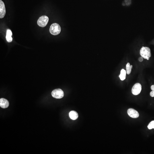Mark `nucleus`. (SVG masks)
<instances>
[{
    "label": "nucleus",
    "mask_w": 154,
    "mask_h": 154,
    "mask_svg": "<svg viewBox=\"0 0 154 154\" xmlns=\"http://www.w3.org/2000/svg\"><path fill=\"white\" fill-rule=\"evenodd\" d=\"M12 35V32L10 30H7L6 38V40L8 42H11L12 41V38L11 37Z\"/></svg>",
    "instance_id": "nucleus-10"
},
{
    "label": "nucleus",
    "mask_w": 154,
    "mask_h": 154,
    "mask_svg": "<svg viewBox=\"0 0 154 154\" xmlns=\"http://www.w3.org/2000/svg\"><path fill=\"white\" fill-rule=\"evenodd\" d=\"M153 128L154 129V128Z\"/></svg>",
    "instance_id": "nucleus-18"
},
{
    "label": "nucleus",
    "mask_w": 154,
    "mask_h": 154,
    "mask_svg": "<svg viewBox=\"0 0 154 154\" xmlns=\"http://www.w3.org/2000/svg\"><path fill=\"white\" fill-rule=\"evenodd\" d=\"M151 88L152 91L154 92V85L152 86L151 87Z\"/></svg>",
    "instance_id": "nucleus-16"
},
{
    "label": "nucleus",
    "mask_w": 154,
    "mask_h": 154,
    "mask_svg": "<svg viewBox=\"0 0 154 154\" xmlns=\"http://www.w3.org/2000/svg\"><path fill=\"white\" fill-rule=\"evenodd\" d=\"M6 14V9L4 3L0 0V18H3L5 16Z\"/></svg>",
    "instance_id": "nucleus-7"
},
{
    "label": "nucleus",
    "mask_w": 154,
    "mask_h": 154,
    "mask_svg": "<svg viewBox=\"0 0 154 154\" xmlns=\"http://www.w3.org/2000/svg\"><path fill=\"white\" fill-rule=\"evenodd\" d=\"M51 95L54 98L60 99L63 98L64 96L63 92L61 89H56L52 91Z\"/></svg>",
    "instance_id": "nucleus-4"
},
{
    "label": "nucleus",
    "mask_w": 154,
    "mask_h": 154,
    "mask_svg": "<svg viewBox=\"0 0 154 154\" xmlns=\"http://www.w3.org/2000/svg\"><path fill=\"white\" fill-rule=\"evenodd\" d=\"M142 90V86L139 83L135 84L132 87V92L133 95H139Z\"/></svg>",
    "instance_id": "nucleus-5"
},
{
    "label": "nucleus",
    "mask_w": 154,
    "mask_h": 154,
    "mask_svg": "<svg viewBox=\"0 0 154 154\" xmlns=\"http://www.w3.org/2000/svg\"><path fill=\"white\" fill-rule=\"evenodd\" d=\"M138 60H139V61L140 62H142L143 60V58L142 57H140L139 58Z\"/></svg>",
    "instance_id": "nucleus-15"
},
{
    "label": "nucleus",
    "mask_w": 154,
    "mask_h": 154,
    "mask_svg": "<svg viewBox=\"0 0 154 154\" xmlns=\"http://www.w3.org/2000/svg\"><path fill=\"white\" fill-rule=\"evenodd\" d=\"M9 103L8 101L4 98L0 99V106L1 108H5L8 107Z\"/></svg>",
    "instance_id": "nucleus-8"
},
{
    "label": "nucleus",
    "mask_w": 154,
    "mask_h": 154,
    "mask_svg": "<svg viewBox=\"0 0 154 154\" xmlns=\"http://www.w3.org/2000/svg\"><path fill=\"white\" fill-rule=\"evenodd\" d=\"M148 127L149 129H151L154 128V121H152L150 123L149 125L148 126Z\"/></svg>",
    "instance_id": "nucleus-13"
},
{
    "label": "nucleus",
    "mask_w": 154,
    "mask_h": 154,
    "mask_svg": "<svg viewBox=\"0 0 154 154\" xmlns=\"http://www.w3.org/2000/svg\"><path fill=\"white\" fill-rule=\"evenodd\" d=\"M127 113L128 115L132 118H137L139 116V113L138 111L133 108L129 109L127 111Z\"/></svg>",
    "instance_id": "nucleus-6"
},
{
    "label": "nucleus",
    "mask_w": 154,
    "mask_h": 154,
    "mask_svg": "<svg viewBox=\"0 0 154 154\" xmlns=\"http://www.w3.org/2000/svg\"><path fill=\"white\" fill-rule=\"evenodd\" d=\"M130 67H131V69H132V65H130Z\"/></svg>",
    "instance_id": "nucleus-17"
},
{
    "label": "nucleus",
    "mask_w": 154,
    "mask_h": 154,
    "mask_svg": "<svg viewBox=\"0 0 154 154\" xmlns=\"http://www.w3.org/2000/svg\"><path fill=\"white\" fill-rule=\"evenodd\" d=\"M140 54L142 57L148 60L151 55V50L147 47H143L140 50Z\"/></svg>",
    "instance_id": "nucleus-1"
},
{
    "label": "nucleus",
    "mask_w": 154,
    "mask_h": 154,
    "mask_svg": "<svg viewBox=\"0 0 154 154\" xmlns=\"http://www.w3.org/2000/svg\"><path fill=\"white\" fill-rule=\"evenodd\" d=\"M61 30V29L60 25L55 23L52 24L50 29V32L51 34L54 36L59 34Z\"/></svg>",
    "instance_id": "nucleus-2"
},
{
    "label": "nucleus",
    "mask_w": 154,
    "mask_h": 154,
    "mask_svg": "<svg viewBox=\"0 0 154 154\" xmlns=\"http://www.w3.org/2000/svg\"><path fill=\"white\" fill-rule=\"evenodd\" d=\"M49 18L46 15H43L41 16L38 19V24L39 26L42 27H46L48 23Z\"/></svg>",
    "instance_id": "nucleus-3"
},
{
    "label": "nucleus",
    "mask_w": 154,
    "mask_h": 154,
    "mask_svg": "<svg viewBox=\"0 0 154 154\" xmlns=\"http://www.w3.org/2000/svg\"><path fill=\"white\" fill-rule=\"evenodd\" d=\"M131 69L130 63H128L126 65V73L127 74L129 75L131 73Z\"/></svg>",
    "instance_id": "nucleus-12"
},
{
    "label": "nucleus",
    "mask_w": 154,
    "mask_h": 154,
    "mask_svg": "<svg viewBox=\"0 0 154 154\" xmlns=\"http://www.w3.org/2000/svg\"><path fill=\"white\" fill-rule=\"evenodd\" d=\"M150 96L152 97H154V92L152 91L150 93Z\"/></svg>",
    "instance_id": "nucleus-14"
},
{
    "label": "nucleus",
    "mask_w": 154,
    "mask_h": 154,
    "mask_svg": "<svg viewBox=\"0 0 154 154\" xmlns=\"http://www.w3.org/2000/svg\"><path fill=\"white\" fill-rule=\"evenodd\" d=\"M126 71L124 69H122L120 72V74L119 76L120 79L122 81H124L126 77Z\"/></svg>",
    "instance_id": "nucleus-11"
},
{
    "label": "nucleus",
    "mask_w": 154,
    "mask_h": 154,
    "mask_svg": "<svg viewBox=\"0 0 154 154\" xmlns=\"http://www.w3.org/2000/svg\"><path fill=\"white\" fill-rule=\"evenodd\" d=\"M69 116L71 119L74 120H76L78 117V114L75 111H71L69 113Z\"/></svg>",
    "instance_id": "nucleus-9"
}]
</instances>
